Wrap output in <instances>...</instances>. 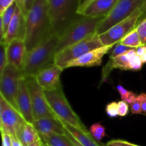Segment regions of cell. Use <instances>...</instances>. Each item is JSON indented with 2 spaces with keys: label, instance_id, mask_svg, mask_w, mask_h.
Here are the masks:
<instances>
[{
  "label": "cell",
  "instance_id": "30bf717a",
  "mask_svg": "<svg viewBox=\"0 0 146 146\" xmlns=\"http://www.w3.org/2000/svg\"><path fill=\"white\" fill-rule=\"evenodd\" d=\"M22 78L21 71L10 64L0 74V95L17 109L19 84Z\"/></svg>",
  "mask_w": 146,
  "mask_h": 146
},
{
  "label": "cell",
  "instance_id": "f6af8a7d",
  "mask_svg": "<svg viewBox=\"0 0 146 146\" xmlns=\"http://www.w3.org/2000/svg\"><path fill=\"white\" fill-rule=\"evenodd\" d=\"M41 146H48V145H47L46 144H45V143H44L42 141H41Z\"/></svg>",
  "mask_w": 146,
  "mask_h": 146
},
{
  "label": "cell",
  "instance_id": "836d02e7",
  "mask_svg": "<svg viewBox=\"0 0 146 146\" xmlns=\"http://www.w3.org/2000/svg\"><path fill=\"white\" fill-rule=\"evenodd\" d=\"M96 0H78V14L82 15L83 12L85 11L86 9L91 4H92Z\"/></svg>",
  "mask_w": 146,
  "mask_h": 146
},
{
  "label": "cell",
  "instance_id": "74e56055",
  "mask_svg": "<svg viewBox=\"0 0 146 146\" xmlns=\"http://www.w3.org/2000/svg\"><path fill=\"white\" fill-rule=\"evenodd\" d=\"M138 97H139L140 101H141L143 113H146V94L145 93H142V94L138 95Z\"/></svg>",
  "mask_w": 146,
  "mask_h": 146
},
{
  "label": "cell",
  "instance_id": "f1b7e54d",
  "mask_svg": "<svg viewBox=\"0 0 146 146\" xmlns=\"http://www.w3.org/2000/svg\"><path fill=\"white\" fill-rule=\"evenodd\" d=\"M143 45L146 46V17L141 20L135 27Z\"/></svg>",
  "mask_w": 146,
  "mask_h": 146
},
{
  "label": "cell",
  "instance_id": "9c48e42d",
  "mask_svg": "<svg viewBox=\"0 0 146 146\" xmlns=\"http://www.w3.org/2000/svg\"><path fill=\"white\" fill-rule=\"evenodd\" d=\"M142 14L141 9H137L128 18L114 25L106 32L100 34L99 38L103 45H113L119 42L126 34L135 28Z\"/></svg>",
  "mask_w": 146,
  "mask_h": 146
},
{
  "label": "cell",
  "instance_id": "6da1fadb",
  "mask_svg": "<svg viewBox=\"0 0 146 146\" xmlns=\"http://www.w3.org/2000/svg\"><path fill=\"white\" fill-rule=\"evenodd\" d=\"M51 34L47 0H36L26 17L24 42L29 51Z\"/></svg>",
  "mask_w": 146,
  "mask_h": 146
},
{
  "label": "cell",
  "instance_id": "44dd1931",
  "mask_svg": "<svg viewBox=\"0 0 146 146\" xmlns=\"http://www.w3.org/2000/svg\"><path fill=\"white\" fill-rule=\"evenodd\" d=\"M40 138L48 146H74L66 135L51 133Z\"/></svg>",
  "mask_w": 146,
  "mask_h": 146
},
{
  "label": "cell",
  "instance_id": "9a60e30c",
  "mask_svg": "<svg viewBox=\"0 0 146 146\" xmlns=\"http://www.w3.org/2000/svg\"><path fill=\"white\" fill-rule=\"evenodd\" d=\"M17 109L27 122L32 123L34 121L33 115L32 104L29 91L24 78L19 81L17 96Z\"/></svg>",
  "mask_w": 146,
  "mask_h": 146
},
{
  "label": "cell",
  "instance_id": "ab89813d",
  "mask_svg": "<svg viewBox=\"0 0 146 146\" xmlns=\"http://www.w3.org/2000/svg\"><path fill=\"white\" fill-rule=\"evenodd\" d=\"M64 130H65V129H64ZM65 135H66L67 138H68V139L70 140V141H71V143L73 144V145H74V146H84L83 145H81V144L78 141H77L76 140L75 138H74V137L71 136V135H70V134L68 133L66 131H65Z\"/></svg>",
  "mask_w": 146,
  "mask_h": 146
},
{
  "label": "cell",
  "instance_id": "60d3db41",
  "mask_svg": "<svg viewBox=\"0 0 146 146\" xmlns=\"http://www.w3.org/2000/svg\"><path fill=\"white\" fill-rule=\"evenodd\" d=\"M11 145L12 146H23L21 141L19 140V138L17 136L14 135H11Z\"/></svg>",
  "mask_w": 146,
  "mask_h": 146
},
{
  "label": "cell",
  "instance_id": "484cf974",
  "mask_svg": "<svg viewBox=\"0 0 146 146\" xmlns=\"http://www.w3.org/2000/svg\"><path fill=\"white\" fill-rule=\"evenodd\" d=\"M36 1V0H15V2L26 18Z\"/></svg>",
  "mask_w": 146,
  "mask_h": 146
},
{
  "label": "cell",
  "instance_id": "7bdbcfd3",
  "mask_svg": "<svg viewBox=\"0 0 146 146\" xmlns=\"http://www.w3.org/2000/svg\"><path fill=\"white\" fill-rule=\"evenodd\" d=\"M37 143H38V141H37V142H36V143H32V144H31V145H27V146H36Z\"/></svg>",
  "mask_w": 146,
  "mask_h": 146
},
{
  "label": "cell",
  "instance_id": "ac0fdd59",
  "mask_svg": "<svg viewBox=\"0 0 146 146\" xmlns=\"http://www.w3.org/2000/svg\"><path fill=\"white\" fill-rule=\"evenodd\" d=\"M118 0H96L83 12L82 15L88 17H106Z\"/></svg>",
  "mask_w": 146,
  "mask_h": 146
},
{
  "label": "cell",
  "instance_id": "d4e9b609",
  "mask_svg": "<svg viewBox=\"0 0 146 146\" xmlns=\"http://www.w3.org/2000/svg\"><path fill=\"white\" fill-rule=\"evenodd\" d=\"M91 135L98 142H101L103 138L106 135V129L100 123H96L91 126L89 130Z\"/></svg>",
  "mask_w": 146,
  "mask_h": 146
},
{
  "label": "cell",
  "instance_id": "8d00e7d4",
  "mask_svg": "<svg viewBox=\"0 0 146 146\" xmlns=\"http://www.w3.org/2000/svg\"><path fill=\"white\" fill-rule=\"evenodd\" d=\"M1 138H2V146H12L11 145V135L7 133H1Z\"/></svg>",
  "mask_w": 146,
  "mask_h": 146
},
{
  "label": "cell",
  "instance_id": "f546056e",
  "mask_svg": "<svg viewBox=\"0 0 146 146\" xmlns=\"http://www.w3.org/2000/svg\"><path fill=\"white\" fill-rule=\"evenodd\" d=\"M106 112L107 115L111 118H115L118 115V102L113 101L110 104H107L106 107Z\"/></svg>",
  "mask_w": 146,
  "mask_h": 146
},
{
  "label": "cell",
  "instance_id": "7402d4cb",
  "mask_svg": "<svg viewBox=\"0 0 146 146\" xmlns=\"http://www.w3.org/2000/svg\"><path fill=\"white\" fill-rule=\"evenodd\" d=\"M17 7V5L16 2L14 3L1 15H0V17H1V20H0L1 21V22H0V36H1V38H0V39H1L4 37L9 27V24L10 21H11L13 16H14Z\"/></svg>",
  "mask_w": 146,
  "mask_h": 146
},
{
  "label": "cell",
  "instance_id": "277c9868",
  "mask_svg": "<svg viewBox=\"0 0 146 146\" xmlns=\"http://www.w3.org/2000/svg\"><path fill=\"white\" fill-rule=\"evenodd\" d=\"M51 34L60 36L79 16L78 0H47Z\"/></svg>",
  "mask_w": 146,
  "mask_h": 146
},
{
  "label": "cell",
  "instance_id": "5b68a950",
  "mask_svg": "<svg viewBox=\"0 0 146 146\" xmlns=\"http://www.w3.org/2000/svg\"><path fill=\"white\" fill-rule=\"evenodd\" d=\"M47 102L51 111L58 119L78 128L87 131V128L68 103L63 88L54 91H44Z\"/></svg>",
  "mask_w": 146,
  "mask_h": 146
},
{
  "label": "cell",
  "instance_id": "d590c367",
  "mask_svg": "<svg viewBox=\"0 0 146 146\" xmlns=\"http://www.w3.org/2000/svg\"><path fill=\"white\" fill-rule=\"evenodd\" d=\"M138 55L141 58L143 64H146V46H142L135 48Z\"/></svg>",
  "mask_w": 146,
  "mask_h": 146
},
{
  "label": "cell",
  "instance_id": "4fadbf2b",
  "mask_svg": "<svg viewBox=\"0 0 146 146\" xmlns=\"http://www.w3.org/2000/svg\"><path fill=\"white\" fill-rule=\"evenodd\" d=\"M26 18L17 6L7 31L4 37L1 39L0 43H2L7 46L9 43L16 38L24 40Z\"/></svg>",
  "mask_w": 146,
  "mask_h": 146
},
{
  "label": "cell",
  "instance_id": "2e32d148",
  "mask_svg": "<svg viewBox=\"0 0 146 146\" xmlns=\"http://www.w3.org/2000/svg\"><path fill=\"white\" fill-rule=\"evenodd\" d=\"M24 40L16 38L7 45V56L8 64L14 66L21 71L27 54Z\"/></svg>",
  "mask_w": 146,
  "mask_h": 146
},
{
  "label": "cell",
  "instance_id": "d6a6232c",
  "mask_svg": "<svg viewBox=\"0 0 146 146\" xmlns=\"http://www.w3.org/2000/svg\"><path fill=\"white\" fill-rule=\"evenodd\" d=\"M129 106L131 110V113L133 114H141L143 113L142 108H141V101H140L138 95L137 96V98H135V101Z\"/></svg>",
  "mask_w": 146,
  "mask_h": 146
},
{
  "label": "cell",
  "instance_id": "3957f363",
  "mask_svg": "<svg viewBox=\"0 0 146 146\" xmlns=\"http://www.w3.org/2000/svg\"><path fill=\"white\" fill-rule=\"evenodd\" d=\"M105 17L78 16L59 36L56 54L66 47L96 34L98 26Z\"/></svg>",
  "mask_w": 146,
  "mask_h": 146
},
{
  "label": "cell",
  "instance_id": "603a6c76",
  "mask_svg": "<svg viewBox=\"0 0 146 146\" xmlns=\"http://www.w3.org/2000/svg\"><path fill=\"white\" fill-rule=\"evenodd\" d=\"M119 42L123 45L131 47L132 48H137L143 46L141 42V38L136 28H134L132 31H130Z\"/></svg>",
  "mask_w": 146,
  "mask_h": 146
},
{
  "label": "cell",
  "instance_id": "f35d334b",
  "mask_svg": "<svg viewBox=\"0 0 146 146\" xmlns=\"http://www.w3.org/2000/svg\"><path fill=\"white\" fill-rule=\"evenodd\" d=\"M116 88H117V91H118V93H119L120 96H121V99H122V101H123V100L125 99V97H126L127 94H128V91H129L125 89V88H124L123 86H122L121 85H118Z\"/></svg>",
  "mask_w": 146,
  "mask_h": 146
},
{
  "label": "cell",
  "instance_id": "1f68e13d",
  "mask_svg": "<svg viewBox=\"0 0 146 146\" xmlns=\"http://www.w3.org/2000/svg\"><path fill=\"white\" fill-rule=\"evenodd\" d=\"M106 146H140L136 144L131 143L128 141H124V140L117 139L110 141L106 144Z\"/></svg>",
  "mask_w": 146,
  "mask_h": 146
},
{
  "label": "cell",
  "instance_id": "ba28073f",
  "mask_svg": "<svg viewBox=\"0 0 146 146\" xmlns=\"http://www.w3.org/2000/svg\"><path fill=\"white\" fill-rule=\"evenodd\" d=\"M27 123L19 111L0 95V131L17 136L19 131Z\"/></svg>",
  "mask_w": 146,
  "mask_h": 146
},
{
  "label": "cell",
  "instance_id": "ffe728a7",
  "mask_svg": "<svg viewBox=\"0 0 146 146\" xmlns=\"http://www.w3.org/2000/svg\"><path fill=\"white\" fill-rule=\"evenodd\" d=\"M23 146L34 143L40 140V136L32 123L27 122L19 131L17 135Z\"/></svg>",
  "mask_w": 146,
  "mask_h": 146
},
{
  "label": "cell",
  "instance_id": "4dcf8cb0",
  "mask_svg": "<svg viewBox=\"0 0 146 146\" xmlns=\"http://www.w3.org/2000/svg\"><path fill=\"white\" fill-rule=\"evenodd\" d=\"M129 111V105L124 101H120L118 102V115L124 117L128 115Z\"/></svg>",
  "mask_w": 146,
  "mask_h": 146
},
{
  "label": "cell",
  "instance_id": "b9f144b4",
  "mask_svg": "<svg viewBox=\"0 0 146 146\" xmlns=\"http://www.w3.org/2000/svg\"><path fill=\"white\" fill-rule=\"evenodd\" d=\"M141 11H142L143 14L141 19H140L139 21H138V23H139L141 20L143 19L144 18H145L146 17V0H142V5H141Z\"/></svg>",
  "mask_w": 146,
  "mask_h": 146
},
{
  "label": "cell",
  "instance_id": "52a82bcc",
  "mask_svg": "<svg viewBox=\"0 0 146 146\" xmlns=\"http://www.w3.org/2000/svg\"><path fill=\"white\" fill-rule=\"evenodd\" d=\"M141 5L142 0H118L112 10L98 26L96 34L100 35L118 23L123 21L137 9L141 8Z\"/></svg>",
  "mask_w": 146,
  "mask_h": 146
},
{
  "label": "cell",
  "instance_id": "e0dca14e",
  "mask_svg": "<svg viewBox=\"0 0 146 146\" xmlns=\"http://www.w3.org/2000/svg\"><path fill=\"white\" fill-rule=\"evenodd\" d=\"M32 124L40 137L51 133L65 135V130L58 118L44 117L34 120Z\"/></svg>",
  "mask_w": 146,
  "mask_h": 146
},
{
  "label": "cell",
  "instance_id": "ee69618b",
  "mask_svg": "<svg viewBox=\"0 0 146 146\" xmlns=\"http://www.w3.org/2000/svg\"><path fill=\"white\" fill-rule=\"evenodd\" d=\"M36 146H41V138H40L39 141H38V143H37Z\"/></svg>",
  "mask_w": 146,
  "mask_h": 146
},
{
  "label": "cell",
  "instance_id": "d6986e66",
  "mask_svg": "<svg viewBox=\"0 0 146 146\" xmlns=\"http://www.w3.org/2000/svg\"><path fill=\"white\" fill-rule=\"evenodd\" d=\"M59 120V119H58ZM63 127L71 136L74 137L77 141L84 146H106L101 143V142L97 141L94 137L91 135V133L87 130H81L75 128L66 123L59 120Z\"/></svg>",
  "mask_w": 146,
  "mask_h": 146
},
{
  "label": "cell",
  "instance_id": "7a4b0ae2",
  "mask_svg": "<svg viewBox=\"0 0 146 146\" xmlns=\"http://www.w3.org/2000/svg\"><path fill=\"white\" fill-rule=\"evenodd\" d=\"M59 36L50 34L44 41L26 54L21 69L23 78L34 76L38 71L54 64Z\"/></svg>",
  "mask_w": 146,
  "mask_h": 146
},
{
  "label": "cell",
  "instance_id": "e575fe53",
  "mask_svg": "<svg viewBox=\"0 0 146 146\" xmlns=\"http://www.w3.org/2000/svg\"><path fill=\"white\" fill-rule=\"evenodd\" d=\"M14 3H15V0H0V15H1Z\"/></svg>",
  "mask_w": 146,
  "mask_h": 146
},
{
  "label": "cell",
  "instance_id": "cb8c5ba5",
  "mask_svg": "<svg viewBox=\"0 0 146 146\" xmlns=\"http://www.w3.org/2000/svg\"><path fill=\"white\" fill-rule=\"evenodd\" d=\"M126 55L128 57L130 70L135 71H140L142 68L143 64L140 56L137 54L135 48L128 51L126 53Z\"/></svg>",
  "mask_w": 146,
  "mask_h": 146
},
{
  "label": "cell",
  "instance_id": "83f0119b",
  "mask_svg": "<svg viewBox=\"0 0 146 146\" xmlns=\"http://www.w3.org/2000/svg\"><path fill=\"white\" fill-rule=\"evenodd\" d=\"M7 65L8 61L7 56V46L0 43V74H2Z\"/></svg>",
  "mask_w": 146,
  "mask_h": 146
},
{
  "label": "cell",
  "instance_id": "7c38bea8",
  "mask_svg": "<svg viewBox=\"0 0 146 146\" xmlns=\"http://www.w3.org/2000/svg\"><path fill=\"white\" fill-rule=\"evenodd\" d=\"M64 70L55 64L38 71L34 77L44 91H54L62 87L61 74Z\"/></svg>",
  "mask_w": 146,
  "mask_h": 146
},
{
  "label": "cell",
  "instance_id": "5bb4252c",
  "mask_svg": "<svg viewBox=\"0 0 146 146\" xmlns=\"http://www.w3.org/2000/svg\"><path fill=\"white\" fill-rule=\"evenodd\" d=\"M115 44L108 46H103L97 48L96 49L92 50L89 52L86 53L79 57L77 59L74 60L70 62L66 66V68H71V67H91L98 66L101 65L102 60L104 56L108 54V51L115 46Z\"/></svg>",
  "mask_w": 146,
  "mask_h": 146
},
{
  "label": "cell",
  "instance_id": "8992f818",
  "mask_svg": "<svg viewBox=\"0 0 146 146\" xmlns=\"http://www.w3.org/2000/svg\"><path fill=\"white\" fill-rule=\"evenodd\" d=\"M103 46L99 35L96 33L91 36L72 44L56 54L54 64L64 70L70 62Z\"/></svg>",
  "mask_w": 146,
  "mask_h": 146
},
{
  "label": "cell",
  "instance_id": "4316f807",
  "mask_svg": "<svg viewBox=\"0 0 146 146\" xmlns=\"http://www.w3.org/2000/svg\"><path fill=\"white\" fill-rule=\"evenodd\" d=\"M133 49V48H131V47L126 46L123 44H121L120 42H118L114 46L113 49L111 51V54H110L109 58H115V57L118 56L122 55V54H125L128 51H131V50Z\"/></svg>",
  "mask_w": 146,
  "mask_h": 146
},
{
  "label": "cell",
  "instance_id": "8fae6325",
  "mask_svg": "<svg viewBox=\"0 0 146 146\" xmlns=\"http://www.w3.org/2000/svg\"><path fill=\"white\" fill-rule=\"evenodd\" d=\"M29 91L34 120L44 117L56 118L50 108L43 88L37 84L34 76L24 78Z\"/></svg>",
  "mask_w": 146,
  "mask_h": 146
}]
</instances>
